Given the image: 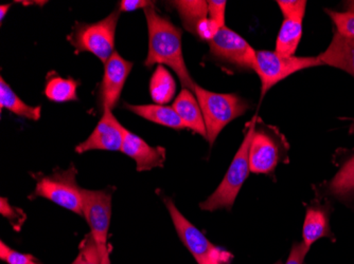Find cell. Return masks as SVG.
<instances>
[{"label":"cell","instance_id":"cell-8","mask_svg":"<svg viewBox=\"0 0 354 264\" xmlns=\"http://www.w3.org/2000/svg\"><path fill=\"white\" fill-rule=\"evenodd\" d=\"M208 43L210 53L218 61L256 72L257 51L230 28L226 26L221 28L216 37Z\"/></svg>","mask_w":354,"mask_h":264},{"label":"cell","instance_id":"cell-12","mask_svg":"<svg viewBox=\"0 0 354 264\" xmlns=\"http://www.w3.org/2000/svg\"><path fill=\"white\" fill-rule=\"evenodd\" d=\"M164 201L172 219L173 225L176 230L177 235L182 240L187 250L190 252L191 255L196 258V262L198 264L202 263L212 255V252L218 246L209 241L198 228L185 218L184 214L178 210L172 199L165 198Z\"/></svg>","mask_w":354,"mask_h":264},{"label":"cell","instance_id":"cell-13","mask_svg":"<svg viewBox=\"0 0 354 264\" xmlns=\"http://www.w3.org/2000/svg\"><path fill=\"white\" fill-rule=\"evenodd\" d=\"M121 152L136 162L137 172H148L155 167H162L166 161L164 147H152L140 136L127 131Z\"/></svg>","mask_w":354,"mask_h":264},{"label":"cell","instance_id":"cell-25","mask_svg":"<svg viewBox=\"0 0 354 264\" xmlns=\"http://www.w3.org/2000/svg\"><path fill=\"white\" fill-rule=\"evenodd\" d=\"M328 15L331 17L336 32L348 39H354V13L351 12H336L333 10H326Z\"/></svg>","mask_w":354,"mask_h":264},{"label":"cell","instance_id":"cell-29","mask_svg":"<svg viewBox=\"0 0 354 264\" xmlns=\"http://www.w3.org/2000/svg\"><path fill=\"white\" fill-rule=\"evenodd\" d=\"M227 3L224 0H212L208 1L209 19L216 23L220 28L225 26V10Z\"/></svg>","mask_w":354,"mask_h":264},{"label":"cell","instance_id":"cell-27","mask_svg":"<svg viewBox=\"0 0 354 264\" xmlns=\"http://www.w3.org/2000/svg\"><path fill=\"white\" fill-rule=\"evenodd\" d=\"M0 259L8 264H39L35 257L11 249L5 242H0Z\"/></svg>","mask_w":354,"mask_h":264},{"label":"cell","instance_id":"cell-34","mask_svg":"<svg viewBox=\"0 0 354 264\" xmlns=\"http://www.w3.org/2000/svg\"><path fill=\"white\" fill-rule=\"evenodd\" d=\"M10 7H11V5L0 6V21H1V23H3V19H5L6 14L9 11Z\"/></svg>","mask_w":354,"mask_h":264},{"label":"cell","instance_id":"cell-15","mask_svg":"<svg viewBox=\"0 0 354 264\" xmlns=\"http://www.w3.org/2000/svg\"><path fill=\"white\" fill-rule=\"evenodd\" d=\"M318 59L323 65L341 69L354 77V39L334 32L331 43L325 52L318 55Z\"/></svg>","mask_w":354,"mask_h":264},{"label":"cell","instance_id":"cell-3","mask_svg":"<svg viewBox=\"0 0 354 264\" xmlns=\"http://www.w3.org/2000/svg\"><path fill=\"white\" fill-rule=\"evenodd\" d=\"M198 104L202 109L207 129V140L210 147L223 129L230 122L243 115L250 105L242 97L232 93H216L196 85L194 89Z\"/></svg>","mask_w":354,"mask_h":264},{"label":"cell","instance_id":"cell-36","mask_svg":"<svg viewBox=\"0 0 354 264\" xmlns=\"http://www.w3.org/2000/svg\"><path fill=\"white\" fill-rule=\"evenodd\" d=\"M102 264H111V257H109V252L103 256Z\"/></svg>","mask_w":354,"mask_h":264},{"label":"cell","instance_id":"cell-22","mask_svg":"<svg viewBox=\"0 0 354 264\" xmlns=\"http://www.w3.org/2000/svg\"><path fill=\"white\" fill-rule=\"evenodd\" d=\"M302 37V21L284 19L276 41V52L282 57H295Z\"/></svg>","mask_w":354,"mask_h":264},{"label":"cell","instance_id":"cell-11","mask_svg":"<svg viewBox=\"0 0 354 264\" xmlns=\"http://www.w3.org/2000/svg\"><path fill=\"white\" fill-rule=\"evenodd\" d=\"M104 75L99 89V101L102 110H113L120 100L125 81L130 75L133 63L114 52L104 63Z\"/></svg>","mask_w":354,"mask_h":264},{"label":"cell","instance_id":"cell-20","mask_svg":"<svg viewBox=\"0 0 354 264\" xmlns=\"http://www.w3.org/2000/svg\"><path fill=\"white\" fill-rule=\"evenodd\" d=\"M172 5L180 14L183 25L187 31L196 35L198 23L207 19L208 1L204 0H177Z\"/></svg>","mask_w":354,"mask_h":264},{"label":"cell","instance_id":"cell-33","mask_svg":"<svg viewBox=\"0 0 354 264\" xmlns=\"http://www.w3.org/2000/svg\"><path fill=\"white\" fill-rule=\"evenodd\" d=\"M152 1L148 0H122L119 3V12H133L139 9H147L153 5Z\"/></svg>","mask_w":354,"mask_h":264},{"label":"cell","instance_id":"cell-19","mask_svg":"<svg viewBox=\"0 0 354 264\" xmlns=\"http://www.w3.org/2000/svg\"><path fill=\"white\" fill-rule=\"evenodd\" d=\"M176 93V83L164 65H158L150 81V94L157 105H167Z\"/></svg>","mask_w":354,"mask_h":264},{"label":"cell","instance_id":"cell-24","mask_svg":"<svg viewBox=\"0 0 354 264\" xmlns=\"http://www.w3.org/2000/svg\"><path fill=\"white\" fill-rule=\"evenodd\" d=\"M104 255L93 236L89 233L80 243L79 254L71 264H102Z\"/></svg>","mask_w":354,"mask_h":264},{"label":"cell","instance_id":"cell-18","mask_svg":"<svg viewBox=\"0 0 354 264\" xmlns=\"http://www.w3.org/2000/svg\"><path fill=\"white\" fill-rule=\"evenodd\" d=\"M125 108L155 124L162 125L175 130L186 128L173 107L165 106V105L127 104Z\"/></svg>","mask_w":354,"mask_h":264},{"label":"cell","instance_id":"cell-1","mask_svg":"<svg viewBox=\"0 0 354 264\" xmlns=\"http://www.w3.org/2000/svg\"><path fill=\"white\" fill-rule=\"evenodd\" d=\"M149 29V52L145 65H167L176 73L183 88L194 91L193 81L185 63L182 49L183 30L171 23L170 19L157 13L154 6L143 10Z\"/></svg>","mask_w":354,"mask_h":264},{"label":"cell","instance_id":"cell-35","mask_svg":"<svg viewBox=\"0 0 354 264\" xmlns=\"http://www.w3.org/2000/svg\"><path fill=\"white\" fill-rule=\"evenodd\" d=\"M344 8H345L346 11L354 13V0H348V1H345V3H344Z\"/></svg>","mask_w":354,"mask_h":264},{"label":"cell","instance_id":"cell-2","mask_svg":"<svg viewBox=\"0 0 354 264\" xmlns=\"http://www.w3.org/2000/svg\"><path fill=\"white\" fill-rule=\"evenodd\" d=\"M258 116L254 115L250 122L246 125L245 136L241 144L238 152L234 156L227 172L221 182L216 192L208 199L200 204L201 210L214 212L218 210H232L236 196L243 186L250 172V147L257 126Z\"/></svg>","mask_w":354,"mask_h":264},{"label":"cell","instance_id":"cell-5","mask_svg":"<svg viewBox=\"0 0 354 264\" xmlns=\"http://www.w3.org/2000/svg\"><path fill=\"white\" fill-rule=\"evenodd\" d=\"M77 168L71 165L66 170H55L49 176H39L37 187L30 198H45L61 207L83 216L82 190L77 183Z\"/></svg>","mask_w":354,"mask_h":264},{"label":"cell","instance_id":"cell-31","mask_svg":"<svg viewBox=\"0 0 354 264\" xmlns=\"http://www.w3.org/2000/svg\"><path fill=\"white\" fill-rule=\"evenodd\" d=\"M309 250L304 242H296L292 247L286 264H304V258L307 256Z\"/></svg>","mask_w":354,"mask_h":264},{"label":"cell","instance_id":"cell-7","mask_svg":"<svg viewBox=\"0 0 354 264\" xmlns=\"http://www.w3.org/2000/svg\"><path fill=\"white\" fill-rule=\"evenodd\" d=\"M317 65H323L318 57H286L276 51H257L256 73L261 79V100L272 87L286 77Z\"/></svg>","mask_w":354,"mask_h":264},{"label":"cell","instance_id":"cell-23","mask_svg":"<svg viewBox=\"0 0 354 264\" xmlns=\"http://www.w3.org/2000/svg\"><path fill=\"white\" fill-rule=\"evenodd\" d=\"M77 83L73 79L53 77L47 81L45 94L53 102L65 103L77 101Z\"/></svg>","mask_w":354,"mask_h":264},{"label":"cell","instance_id":"cell-21","mask_svg":"<svg viewBox=\"0 0 354 264\" xmlns=\"http://www.w3.org/2000/svg\"><path fill=\"white\" fill-rule=\"evenodd\" d=\"M0 107L29 120L39 121L41 119V107H32L24 103L3 77L0 79Z\"/></svg>","mask_w":354,"mask_h":264},{"label":"cell","instance_id":"cell-4","mask_svg":"<svg viewBox=\"0 0 354 264\" xmlns=\"http://www.w3.org/2000/svg\"><path fill=\"white\" fill-rule=\"evenodd\" d=\"M119 16L120 12L115 11L98 23H75L73 33L68 37L69 43L77 53L89 52L106 63L115 52V35Z\"/></svg>","mask_w":354,"mask_h":264},{"label":"cell","instance_id":"cell-6","mask_svg":"<svg viewBox=\"0 0 354 264\" xmlns=\"http://www.w3.org/2000/svg\"><path fill=\"white\" fill-rule=\"evenodd\" d=\"M288 144L275 127L261 123L254 129L250 147V168L254 174H270L288 156Z\"/></svg>","mask_w":354,"mask_h":264},{"label":"cell","instance_id":"cell-26","mask_svg":"<svg viewBox=\"0 0 354 264\" xmlns=\"http://www.w3.org/2000/svg\"><path fill=\"white\" fill-rule=\"evenodd\" d=\"M277 5L283 14L284 19L304 21L307 8L306 0H278Z\"/></svg>","mask_w":354,"mask_h":264},{"label":"cell","instance_id":"cell-14","mask_svg":"<svg viewBox=\"0 0 354 264\" xmlns=\"http://www.w3.org/2000/svg\"><path fill=\"white\" fill-rule=\"evenodd\" d=\"M330 214L331 206L329 203L322 204L316 200L308 206L302 227V242L309 249L320 238L333 239L330 227Z\"/></svg>","mask_w":354,"mask_h":264},{"label":"cell","instance_id":"cell-10","mask_svg":"<svg viewBox=\"0 0 354 264\" xmlns=\"http://www.w3.org/2000/svg\"><path fill=\"white\" fill-rule=\"evenodd\" d=\"M127 129L115 118L111 110H103L102 116L91 136L75 147V152L84 154L91 150L117 152L122 148Z\"/></svg>","mask_w":354,"mask_h":264},{"label":"cell","instance_id":"cell-9","mask_svg":"<svg viewBox=\"0 0 354 264\" xmlns=\"http://www.w3.org/2000/svg\"><path fill=\"white\" fill-rule=\"evenodd\" d=\"M83 217L91 228V234L100 246L101 251L109 252V226L111 219V190H82Z\"/></svg>","mask_w":354,"mask_h":264},{"label":"cell","instance_id":"cell-32","mask_svg":"<svg viewBox=\"0 0 354 264\" xmlns=\"http://www.w3.org/2000/svg\"><path fill=\"white\" fill-rule=\"evenodd\" d=\"M232 255L230 252L225 251L222 247H216L212 255L209 256L204 262L201 264H228L232 261Z\"/></svg>","mask_w":354,"mask_h":264},{"label":"cell","instance_id":"cell-37","mask_svg":"<svg viewBox=\"0 0 354 264\" xmlns=\"http://www.w3.org/2000/svg\"><path fill=\"white\" fill-rule=\"evenodd\" d=\"M354 132V124L352 125V127H351V134H353Z\"/></svg>","mask_w":354,"mask_h":264},{"label":"cell","instance_id":"cell-17","mask_svg":"<svg viewBox=\"0 0 354 264\" xmlns=\"http://www.w3.org/2000/svg\"><path fill=\"white\" fill-rule=\"evenodd\" d=\"M323 192L342 203L354 205V156L348 159L339 172L325 184Z\"/></svg>","mask_w":354,"mask_h":264},{"label":"cell","instance_id":"cell-16","mask_svg":"<svg viewBox=\"0 0 354 264\" xmlns=\"http://www.w3.org/2000/svg\"><path fill=\"white\" fill-rule=\"evenodd\" d=\"M173 108L176 111L186 128L207 139L206 124L203 116L202 109L196 97H193L189 89L183 88L176 100L173 103Z\"/></svg>","mask_w":354,"mask_h":264},{"label":"cell","instance_id":"cell-28","mask_svg":"<svg viewBox=\"0 0 354 264\" xmlns=\"http://www.w3.org/2000/svg\"><path fill=\"white\" fill-rule=\"evenodd\" d=\"M0 212H1L3 217L9 220L14 230H17V232L21 230V226H23L24 222L26 220V214L23 210L10 205L8 199L1 198L0 199Z\"/></svg>","mask_w":354,"mask_h":264},{"label":"cell","instance_id":"cell-30","mask_svg":"<svg viewBox=\"0 0 354 264\" xmlns=\"http://www.w3.org/2000/svg\"><path fill=\"white\" fill-rule=\"evenodd\" d=\"M220 29L221 28L214 21L210 19H206L198 23L196 35L203 41H210L216 37Z\"/></svg>","mask_w":354,"mask_h":264},{"label":"cell","instance_id":"cell-38","mask_svg":"<svg viewBox=\"0 0 354 264\" xmlns=\"http://www.w3.org/2000/svg\"><path fill=\"white\" fill-rule=\"evenodd\" d=\"M275 264H281V262L278 261L277 263H275Z\"/></svg>","mask_w":354,"mask_h":264}]
</instances>
